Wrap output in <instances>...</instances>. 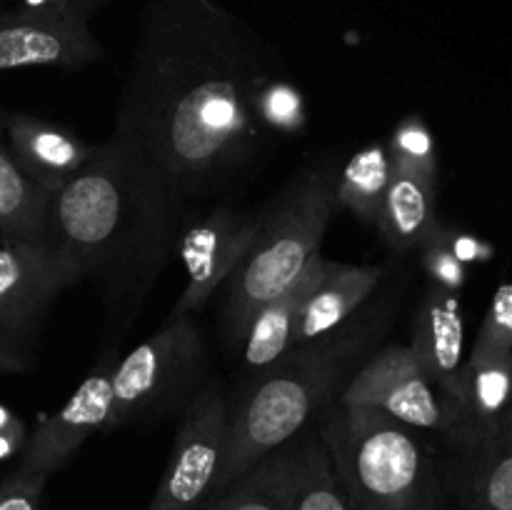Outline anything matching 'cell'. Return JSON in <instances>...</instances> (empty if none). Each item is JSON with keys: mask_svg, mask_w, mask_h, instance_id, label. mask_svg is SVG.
Here are the masks:
<instances>
[{"mask_svg": "<svg viewBox=\"0 0 512 510\" xmlns=\"http://www.w3.org/2000/svg\"><path fill=\"white\" fill-rule=\"evenodd\" d=\"M335 403L375 410L440 440L453 425L448 398L425 373L410 345H385L370 355L348 378Z\"/></svg>", "mask_w": 512, "mask_h": 510, "instance_id": "obj_8", "label": "cell"}, {"mask_svg": "<svg viewBox=\"0 0 512 510\" xmlns=\"http://www.w3.org/2000/svg\"><path fill=\"white\" fill-rule=\"evenodd\" d=\"M228 398L205 380L180 413L173 450L148 510H198L218 488L228 453Z\"/></svg>", "mask_w": 512, "mask_h": 510, "instance_id": "obj_7", "label": "cell"}, {"mask_svg": "<svg viewBox=\"0 0 512 510\" xmlns=\"http://www.w3.org/2000/svg\"><path fill=\"white\" fill-rule=\"evenodd\" d=\"M440 235H443L445 243L450 245V250H453V253L458 255L465 265L475 263V260H480L485 255L480 240H475L470 233H460V230H453V228H448V225L440 223Z\"/></svg>", "mask_w": 512, "mask_h": 510, "instance_id": "obj_28", "label": "cell"}, {"mask_svg": "<svg viewBox=\"0 0 512 510\" xmlns=\"http://www.w3.org/2000/svg\"><path fill=\"white\" fill-rule=\"evenodd\" d=\"M388 270L383 265H345L330 260L318 283L310 288L300 310L295 350L340 333L365 300L378 290Z\"/></svg>", "mask_w": 512, "mask_h": 510, "instance_id": "obj_17", "label": "cell"}, {"mask_svg": "<svg viewBox=\"0 0 512 510\" xmlns=\"http://www.w3.org/2000/svg\"><path fill=\"white\" fill-rule=\"evenodd\" d=\"M360 333H335L303 345L270 368L250 373L228 398V453L215 495L238 483L260 460L293 443L305 425L340 395Z\"/></svg>", "mask_w": 512, "mask_h": 510, "instance_id": "obj_3", "label": "cell"}, {"mask_svg": "<svg viewBox=\"0 0 512 510\" xmlns=\"http://www.w3.org/2000/svg\"><path fill=\"white\" fill-rule=\"evenodd\" d=\"M285 510H353L318 430L298 435L255 465Z\"/></svg>", "mask_w": 512, "mask_h": 510, "instance_id": "obj_13", "label": "cell"}, {"mask_svg": "<svg viewBox=\"0 0 512 510\" xmlns=\"http://www.w3.org/2000/svg\"><path fill=\"white\" fill-rule=\"evenodd\" d=\"M330 260L323 255H315L310 260L308 268L298 278V283L290 285L288 290L278 295V298L268 300L260 305L248 323L240 328L235 335L240 348V363L248 373H258V370L270 368L295 350V335H298L300 310H303L305 298H308L310 288L318 283L320 275L325 273Z\"/></svg>", "mask_w": 512, "mask_h": 510, "instance_id": "obj_18", "label": "cell"}, {"mask_svg": "<svg viewBox=\"0 0 512 510\" xmlns=\"http://www.w3.org/2000/svg\"><path fill=\"white\" fill-rule=\"evenodd\" d=\"M88 15L63 5H20L0 13V73L18 68H83L103 58Z\"/></svg>", "mask_w": 512, "mask_h": 510, "instance_id": "obj_11", "label": "cell"}, {"mask_svg": "<svg viewBox=\"0 0 512 510\" xmlns=\"http://www.w3.org/2000/svg\"><path fill=\"white\" fill-rule=\"evenodd\" d=\"M418 255L425 275L430 278V285L448 290V293H460L463 290L465 280H468V265L445 243V238L440 235V223L430 233V238L420 245Z\"/></svg>", "mask_w": 512, "mask_h": 510, "instance_id": "obj_25", "label": "cell"}, {"mask_svg": "<svg viewBox=\"0 0 512 510\" xmlns=\"http://www.w3.org/2000/svg\"><path fill=\"white\" fill-rule=\"evenodd\" d=\"M28 368V350L13 338L0 333V373H18Z\"/></svg>", "mask_w": 512, "mask_h": 510, "instance_id": "obj_30", "label": "cell"}, {"mask_svg": "<svg viewBox=\"0 0 512 510\" xmlns=\"http://www.w3.org/2000/svg\"><path fill=\"white\" fill-rule=\"evenodd\" d=\"M438 190L440 185L395 170L378 220L383 240L395 253L418 250L438 228Z\"/></svg>", "mask_w": 512, "mask_h": 510, "instance_id": "obj_19", "label": "cell"}, {"mask_svg": "<svg viewBox=\"0 0 512 510\" xmlns=\"http://www.w3.org/2000/svg\"><path fill=\"white\" fill-rule=\"evenodd\" d=\"M53 193L30 178L0 138V235L53 240Z\"/></svg>", "mask_w": 512, "mask_h": 510, "instance_id": "obj_20", "label": "cell"}, {"mask_svg": "<svg viewBox=\"0 0 512 510\" xmlns=\"http://www.w3.org/2000/svg\"><path fill=\"white\" fill-rule=\"evenodd\" d=\"M25 3H30V5H63V8H73V10H78V13L88 15V18H90V15L98 13L103 5L113 3V0H25Z\"/></svg>", "mask_w": 512, "mask_h": 510, "instance_id": "obj_31", "label": "cell"}, {"mask_svg": "<svg viewBox=\"0 0 512 510\" xmlns=\"http://www.w3.org/2000/svg\"><path fill=\"white\" fill-rule=\"evenodd\" d=\"M338 170L315 163L300 170L263 210L258 238L225 283L230 333H240L250 315L298 283L310 260L320 255L330 220L338 210Z\"/></svg>", "mask_w": 512, "mask_h": 510, "instance_id": "obj_5", "label": "cell"}, {"mask_svg": "<svg viewBox=\"0 0 512 510\" xmlns=\"http://www.w3.org/2000/svg\"><path fill=\"white\" fill-rule=\"evenodd\" d=\"M468 365L512 363V283L500 285L478 330Z\"/></svg>", "mask_w": 512, "mask_h": 510, "instance_id": "obj_24", "label": "cell"}, {"mask_svg": "<svg viewBox=\"0 0 512 510\" xmlns=\"http://www.w3.org/2000/svg\"><path fill=\"white\" fill-rule=\"evenodd\" d=\"M318 433L353 510H448L433 435L340 403L323 410Z\"/></svg>", "mask_w": 512, "mask_h": 510, "instance_id": "obj_4", "label": "cell"}, {"mask_svg": "<svg viewBox=\"0 0 512 510\" xmlns=\"http://www.w3.org/2000/svg\"><path fill=\"white\" fill-rule=\"evenodd\" d=\"M205 343L193 318H168L135 345L113 370V410L108 430L155 423L183 413L205 385Z\"/></svg>", "mask_w": 512, "mask_h": 510, "instance_id": "obj_6", "label": "cell"}, {"mask_svg": "<svg viewBox=\"0 0 512 510\" xmlns=\"http://www.w3.org/2000/svg\"><path fill=\"white\" fill-rule=\"evenodd\" d=\"M278 70L263 40L215 0H143L113 135L185 200L205 198L263 150L253 98Z\"/></svg>", "mask_w": 512, "mask_h": 510, "instance_id": "obj_1", "label": "cell"}, {"mask_svg": "<svg viewBox=\"0 0 512 510\" xmlns=\"http://www.w3.org/2000/svg\"><path fill=\"white\" fill-rule=\"evenodd\" d=\"M198 510H285L278 495L263 483L255 470H248L238 483L205 500Z\"/></svg>", "mask_w": 512, "mask_h": 510, "instance_id": "obj_26", "label": "cell"}, {"mask_svg": "<svg viewBox=\"0 0 512 510\" xmlns=\"http://www.w3.org/2000/svg\"><path fill=\"white\" fill-rule=\"evenodd\" d=\"M118 365L115 350L103 353L93 365L83 383L73 390L68 400L55 413L45 415L30 433L25 443L20 470L50 478L63 468L80 445L108 430L110 410H113V370Z\"/></svg>", "mask_w": 512, "mask_h": 510, "instance_id": "obj_12", "label": "cell"}, {"mask_svg": "<svg viewBox=\"0 0 512 510\" xmlns=\"http://www.w3.org/2000/svg\"><path fill=\"white\" fill-rule=\"evenodd\" d=\"M388 150L398 173H408L440 185V148L423 115H405L390 133Z\"/></svg>", "mask_w": 512, "mask_h": 510, "instance_id": "obj_23", "label": "cell"}, {"mask_svg": "<svg viewBox=\"0 0 512 510\" xmlns=\"http://www.w3.org/2000/svg\"><path fill=\"white\" fill-rule=\"evenodd\" d=\"M415 358L425 373L438 383L453 410L460 393V375L468 360L465 355V315L458 293L430 285L420 298L410 340ZM453 428V425H450Z\"/></svg>", "mask_w": 512, "mask_h": 510, "instance_id": "obj_16", "label": "cell"}, {"mask_svg": "<svg viewBox=\"0 0 512 510\" xmlns=\"http://www.w3.org/2000/svg\"><path fill=\"white\" fill-rule=\"evenodd\" d=\"M80 270L53 240L0 235V333L25 345Z\"/></svg>", "mask_w": 512, "mask_h": 510, "instance_id": "obj_9", "label": "cell"}, {"mask_svg": "<svg viewBox=\"0 0 512 510\" xmlns=\"http://www.w3.org/2000/svg\"><path fill=\"white\" fill-rule=\"evenodd\" d=\"M253 110L268 138H278V135L295 138L303 133L305 123H308L303 93L298 90V85L290 83L283 70L263 80L253 98Z\"/></svg>", "mask_w": 512, "mask_h": 510, "instance_id": "obj_22", "label": "cell"}, {"mask_svg": "<svg viewBox=\"0 0 512 510\" xmlns=\"http://www.w3.org/2000/svg\"><path fill=\"white\" fill-rule=\"evenodd\" d=\"M445 488L453 483L468 510H512V413L478 438L443 443Z\"/></svg>", "mask_w": 512, "mask_h": 510, "instance_id": "obj_14", "label": "cell"}, {"mask_svg": "<svg viewBox=\"0 0 512 510\" xmlns=\"http://www.w3.org/2000/svg\"><path fill=\"white\" fill-rule=\"evenodd\" d=\"M43 475L15 470L5 480H0V510H38L40 495L45 488Z\"/></svg>", "mask_w": 512, "mask_h": 510, "instance_id": "obj_27", "label": "cell"}, {"mask_svg": "<svg viewBox=\"0 0 512 510\" xmlns=\"http://www.w3.org/2000/svg\"><path fill=\"white\" fill-rule=\"evenodd\" d=\"M0 128L15 160L50 193L63 188L98 148L85 143L75 130L65 125L18 110L0 108Z\"/></svg>", "mask_w": 512, "mask_h": 510, "instance_id": "obj_15", "label": "cell"}, {"mask_svg": "<svg viewBox=\"0 0 512 510\" xmlns=\"http://www.w3.org/2000/svg\"><path fill=\"white\" fill-rule=\"evenodd\" d=\"M263 210L218 205L200 218L188 220L178 243L185 270V290L168 318H193L205 308L215 290L230 280L258 238Z\"/></svg>", "mask_w": 512, "mask_h": 510, "instance_id": "obj_10", "label": "cell"}, {"mask_svg": "<svg viewBox=\"0 0 512 510\" xmlns=\"http://www.w3.org/2000/svg\"><path fill=\"white\" fill-rule=\"evenodd\" d=\"M185 203L138 150L115 135L53 193V243L98 290L110 343L128 333L165 263L178 253L188 223Z\"/></svg>", "mask_w": 512, "mask_h": 510, "instance_id": "obj_2", "label": "cell"}, {"mask_svg": "<svg viewBox=\"0 0 512 510\" xmlns=\"http://www.w3.org/2000/svg\"><path fill=\"white\" fill-rule=\"evenodd\" d=\"M25 430L10 410L0 408V458H8L23 445Z\"/></svg>", "mask_w": 512, "mask_h": 510, "instance_id": "obj_29", "label": "cell"}, {"mask_svg": "<svg viewBox=\"0 0 512 510\" xmlns=\"http://www.w3.org/2000/svg\"><path fill=\"white\" fill-rule=\"evenodd\" d=\"M393 175L395 165L388 145H363L338 170V190H335L338 208L348 210L360 223L378 225Z\"/></svg>", "mask_w": 512, "mask_h": 510, "instance_id": "obj_21", "label": "cell"}]
</instances>
